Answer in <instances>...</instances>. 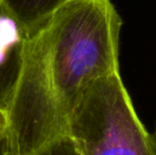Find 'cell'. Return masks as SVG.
I'll return each instance as SVG.
<instances>
[{
	"label": "cell",
	"instance_id": "6da1fadb",
	"mask_svg": "<svg viewBox=\"0 0 156 155\" xmlns=\"http://www.w3.org/2000/svg\"><path fill=\"white\" fill-rule=\"evenodd\" d=\"M121 26L111 0H73L26 37L0 155H41L67 136L84 91L119 72Z\"/></svg>",
	"mask_w": 156,
	"mask_h": 155
},
{
	"label": "cell",
	"instance_id": "7a4b0ae2",
	"mask_svg": "<svg viewBox=\"0 0 156 155\" xmlns=\"http://www.w3.org/2000/svg\"><path fill=\"white\" fill-rule=\"evenodd\" d=\"M67 136L82 155H156L119 72L96 80L73 110Z\"/></svg>",
	"mask_w": 156,
	"mask_h": 155
},
{
	"label": "cell",
	"instance_id": "3957f363",
	"mask_svg": "<svg viewBox=\"0 0 156 155\" xmlns=\"http://www.w3.org/2000/svg\"><path fill=\"white\" fill-rule=\"evenodd\" d=\"M26 37L18 23L0 10V108L4 112L18 75Z\"/></svg>",
	"mask_w": 156,
	"mask_h": 155
},
{
	"label": "cell",
	"instance_id": "277c9868",
	"mask_svg": "<svg viewBox=\"0 0 156 155\" xmlns=\"http://www.w3.org/2000/svg\"><path fill=\"white\" fill-rule=\"evenodd\" d=\"M73 0H0V10L29 35L58 10Z\"/></svg>",
	"mask_w": 156,
	"mask_h": 155
},
{
	"label": "cell",
	"instance_id": "5b68a950",
	"mask_svg": "<svg viewBox=\"0 0 156 155\" xmlns=\"http://www.w3.org/2000/svg\"><path fill=\"white\" fill-rule=\"evenodd\" d=\"M41 155H82L68 136L58 139Z\"/></svg>",
	"mask_w": 156,
	"mask_h": 155
},
{
	"label": "cell",
	"instance_id": "8992f818",
	"mask_svg": "<svg viewBox=\"0 0 156 155\" xmlns=\"http://www.w3.org/2000/svg\"><path fill=\"white\" fill-rule=\"evenodd\" d=\"M6 124V116H5V112L3 110L0 108V134L3 132L4 128H5Z\"/></svg>",
	"mask_w": 156,
	"mask_h": 155
},
{
	"label": "cell",
	"instance_id": "52a82bcc",
	"mask_svg": "<svg viewBox=\"0 0 156 155\" xmlns=\"http://www.w3.org/2000/svg\"><path fill=\"white\" fill-rule=\"evenodd\" d=\"M152 134V137H153V140H154V143H155V147H156V123H155V128H154V131H153V133H151Z\"/></svg>",
	"mask_w": 156,
	"mask_h": 155
}]
</instances>
